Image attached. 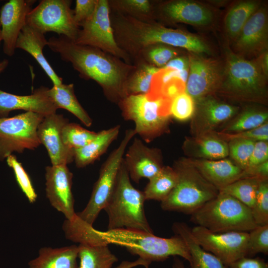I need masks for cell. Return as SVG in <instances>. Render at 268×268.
<instances>
[{
  "instance_id": "obj_1",
  "label": "cell",
  "mask_w": 268,
  "mask_h": 268,
  "mask_svg": "<svg viewBox=\"0 0 268 268\" xmlns=\"http://www.w3.org/2000/svg\"><path fill=\"white\" fill-rule=\"evenodd\" d=\"M47 46L62 60L70 63L81 78L97 82L109 101L118 104L127 96L126 83L134 65L98 48L77 44L63 35L50 37Z\"/></svg>"
},
{
  "instance_id": "obj_2",
  "label": "cell",
  "mask_w": 268,
  "mask_h": 268,
  "mask_svg": "<svg viewBox=\"0 0 268 268\" xmlns=\"http://www.w3.org/2000/svg\"><path fill=\"white\" fill-rule=\"evenodd\" d=\"M218 94L238 102L266 104L267 78L258 59L244 58L229 48L225 49V60Z\"/></svg>"
},
{
  "instance_id": "obj_3",
  "label": "cell",
  "mask_w": 268,
  "mask_h": 268,
  "mask_svg": "<svg viewBox=\"0 0 268 268\" xmlns=\"http://www.w3.org/2000/svg\"><path fill=\"white\" fill-rule=\"evenodd\" d=\"M172 99L149 93L130 95L117 104L123 118L133 121L136 134L146 143L169 132Z\"/></svg>"
},
{
  "instance_id": "obj_4",
  "label": "cell",
  "mask_w": 268,
  "mask_h": 268,
  "mask_svg": "<svg viewBox=\"0 0 268 268\" xmlns=\"http://www.w3.org/2000/svg\"><path fill=\"white\" fill-rule=\"evenodd\" d=\"M108 244L120 246L133 255H137L150 263L163 262L171 256L190 261V254L185 242L178 235L169 238L155 236L153 233L127 229L98 230Z\"/></svg>"
},
{
  "instance_id": "obj_5",
  "label": "cell",
  "mask_w": 268,
  "mask_h": 268,
  "mask_svg": "<svg viewBox=\"0 0 268 268\" xmlns=\"http://www.w3.org/2000/svg\"><path fill=\"white\" fill-rule=\"evenodd\" d=\"M145 201L143 192L133 186L123 160L114 192L104 209L108 216V230L124 228L153 233L145 216Z\"/></svg>"
},
{
  "instance_id": "obj_6",
  "label": "cell",
  "mask_w": 268,
  "mask_h": 268,
  "mask_svg": "<svg viewBox=\"0 0 268 268\" xmlns=\"http://www.w3.org/2000/svg\"><path fill=\"white\" fill-rule=\"evenodd\" d=\"M191 215L192 223L215 233L249 232L258 226L250 208L221 192Z\"/></svg>"
},
{
  "instance_id": "obj_7",
  "label": "cell",
  "mask_w": 268,
  "mask_h": 268,
  "mask_svg": "<svg viewBox=\"0 0 268 268\" xmlns=\"http://www.w3.org/2000/svg\"><path fill=\"white\" fill-rule=\"evenodd\" d=\"M172 167L177 174L178 181L168 197L161 202L163 210L191 215L218 194L219 190L184 158L175 161Z\"/></svg>"
},
{
  "instance_id": "obj_8",
  "label": "cell",
  "mask_w": 268,
  "mask_h": 268,
  "mask_svg": "<svg viewBox=\"0 0 268 268\" xmlns=\"http://www.w3.org/2000/svg\"><path fill=\"white\" fill-rule=\"evenodd\" d=\"M135 134L134 129L127 130L119 146L112 151L102 165L87 204L82 211L76 213L77 216L87 224L93 226L100 211L112 198L125 153Z\"/></svg>"
},
{
  "instance_id": "obj_9",
  "label": "cell",
  "mask_w": 268,
  "mask_h": 268,
  "mask_svg": "<svg viewBox=\"0 0 268 268\" xmlns=\"http://www.w3.org/2000/svg\"><path fill=\"white\" fill-rule=\"evenodd\" d=\"M44 116L25 112L12 117L0 118V160L14 152L34 150L40 143L37 129Z\"/></svg>"
},
{
  "instance_id": "obj_10",
  "label": "cell",
  "mask_w": 268,
  "mask_h": 268,
  "mask_svg": "<svg viewBox=\"0 0 268 268\" xmlns=\"http://www.w3.org/2000/svg\"><path fill=\"white\" fill-rule=\"evenodd\" d=\"M75 43L98 48L133 65L130 57L117 44L110 19L108 0H97L91 16L80 26Z\"/></svg>"
},
{
  "instance_id": "obj_11",
  "label": "cell",
  "mask_w": 268,
  "mask_h": 268,
  "mask_svg": "<svg viewBox=\"0 0 268 268\" xmlns=\"http://www.w3.org/2000/svg\"><path fill=\"white\" fill-rule=\"evenodd\" d=\"M70 0H42L32 9L26 23L45 34L54 32L75 41L80 27L76 23Z\"/></svg>"
},
{
  "instance_id": "obj_12",
  "label": "cell",
  "mask_w": 268,
  "mask_h": 268,
  "mask_svg": "<svg viewBox=\"0 0 268 268\" xmlns=\"http://www.w3.org/2000/svg\"><path fill=\"white\" fill-rule=\"evenodd\" d=\"M191 231L196 241L203 249L227 266L247 256L248 232L215 233L197 225L191 228Z\"/></svg>"
},
{
  "instance_id": "obj_13",
  "label": "cell",
  "mask_w": 268,
  "mask_h": 268,
  "mask_svg": "<svg viewBox=\"0 0 268 268\" xmlns=\"http://www.w3.org/2000/svg\"><path fill=\"white\" fill-rule=\"evenodd\" d=\"M189 70L185 92L195 102L216 93L221 80L223 66L203 56L189 53Z\"/></svg>"
},
{
  "instance_id": "obj_14",
  "label": "cell",
  "mask_w": 268,
  "mask_h": 268,
  "mask_svg": "<svg viewBox=\"0 0 268 268\" xmlns=\"http://www.w3.org/2000/svg\"><path fill=\"white\" fill-rule=\"evenodd\" d=\"M238 106L223 102L214 95L195 101V109L191 118L190 131L197 136L215 131L233 118L240 111Z\"/></svg>"
},
{
  "instance_id": "obj_15",
  "label": "cell",
  "mask_w": 268,
  "mask_h": 268,
  "mask_svg": "<svg viewBox=\"0 0 268 268\" xmlns=\"http://www.w3.org/2000/svg\"><path fill=\"white\" fill-rule=\"evenodd\" d=\"M154 17L168 23H183L196 26L210 25L214 13L210 7L198 1L170 0L154 5Z\"/></svg>"
},
{
  "instance_id": "obj_16",
  "label": "cell",
  "mask_w": 268,
  "mask_h": 268,
  "mask_svg": "<svg viewBox=\"0 0 268 268\" xmlns=\"http://www.w3.org/2000/svg\"><path fill=\"white\" fill-rule=\"evenodd\" d=\"M46 195L51 205L66 220L76 217L71 191L73 174L67 165L48 166L45 169Z\"/></svg>"
},
{
  "instance_id": "obj_17",
  "label": "cell",
  "mask_w": 268,
  "mask_h": 268,
  "mask_svg": "<svg viewBox=\"0 0 268 268\" xmlns=\"http://www.w3.org/2000/svg\"><path fill=\"white\" fill-rule=\"evenodd\" d=\"M234 42V53L245 58H258L268 51V13L266 6L261 5L242 28Z\"/></svg>"
},
{
  "instance_id": "obj_18",
  "label": "cell",
  "mask_w": 268,
  "mask_h": 268,
  "mask_svg": "<svg viewBox=\"0 0 268 268\" xmlns=\"http://www.w3.org/2000/svg\"><path fill=\"white\" fill-rule=\"evenodd\" d=\"M161 150L149 147L138 138H134L126 149L123 163L129 177L138 183L143 178L149 180L162 169L163 159Z\"/></svg>"
},
{
  "instance_id": "obj_19",
  "label": "cell",
  "mask_w": 268,
  "mask_h": 268,
  "mask_svg": "<svg viewBox=\"0 0 268 268\" xmlns=\"http://www.w3.org/2000/svg\"><path fill=\"white\" fill-rule=\"evenodd\" d=\"M69 122L57 113L44 116L37 129L39 141L46 148L52 165H67L74 160V149L63 142L62 130Z\"/></svg>"
},
{
  "instance_id": "obj_20",
  "label": "cell",
  "mask_w": 268,
  "mask_h": 268,
  "mask_svg": "<svg viewBox=\"0 0 268 268\" xmlns=\"http://www.w3.org/2000/svg\"><path fill=\"white\" fill-rule=\"evenodd\" d=\"M35 0H9L0 9V24L3 50L12 56L15 53L18 36L26 23V17Z\"/></svg>"
},
{
  "instance_id": "obj_21",
  "label": "cell",
  "mask_w": 268,
  "mask_h": 268,
  "mask_svg": "<svg viewBox=\"0 0 268 268\" xmlns=\"http://www.w3.org/2000/svg\"><path fill=\"white\" fill-rule=\"evenodd\" d=\"M49 89L41 86L28 95H17L0 89V118L8 117L11 111L19 110L44 116L56 113L58 108L48 95Z\"/></svg>"
},
{
  "instance_id": "obj_22",
  "label": "cell",
  "mask_w": 268,
  "mask_h": 268,
  "mask_svg": "<svg viewBox=\"0 0 268 268\" xmlns=\"http://www.w3.org/2000/svg\"><path fill=\"white\" fill-rule=\"evenodd\" d=\"M184 159L219 191L241 178L243 171L228 158L218 160Z\"/></svg>"
},
{
  "instance_id": "obj_23",
  "label": "cell",
  "mask_w": 268,
  "mask_h": 268,
  "mask_svg": "<svg viewBox=\"0 0 268 268\" xmlns=\"http://www.w3.org/2000/svg\"><path fill=\"white\" fill-rule=\"evenodd\" d=\"M183 150L190 158L218 160L229 155L228 142L220 137L215 131L197 136L187 137Z\"/></svg>"
},
{
  "instance_id": "obj_24",
  "label": "cell",
  "mask_w": 268,
  "mask_h": 268,
  "mask_svg": "<svg viewBox=\"0 0 268 268\" xmlns=\"http://www.w3.org/2000/svg\"><path fill=\"white\" fill-rule=\"evenodd\" d=\"M48 45L44 34L25 23L17 38L16 48L21 49L30 54L41 66L53 83V85L63 83L59 76L44 56L43 50Z\"/></svg>"
},
{
  "instance_id": "obj_25",
  "label": "cell",
  "mask_w": 268,
  "mask_h": 268,
  "mask_svg": "<svg viewBox=\"0 0 268 268\" xmlns=\"http://www.w3.org/2000/svg\"><path fill=\"white\" fill-rule=\"evenodd\" d=\"M172 229L181 237L188 247L190 268H228L219 259L203 249L194 238L191 228L183 222H175Z\"/></svg>"
},
{
  "instance_id": "obj_26",
  "label": "cell",
  "mask_w": 268,
  "mask_h": 268,
  "mask_svg": "<svg viewBox=\"0 0 268 268\" xmlns=\"http://www.w3.org/2000/svg\"><path fill=\"white\" fill-rule=\"evenodd\" d=\"M78 246L60 248L44 247L39 249L37 257L28 263L29 268H79Z\"/></svg>"
},
{
  "instance_id": "obj_27",
  "label": "cell",
  "mask_w": 268,
  "mask_h": 268,
  "mask_svg": "<svg viewBox=\"0 0 268 268\" xmlns=\"http://www.w3.org/2000/svg\"><path fill=\"white\" fill-rule=\"evenodd\" d=\"M120 126L117 125L97 133L96 136L83 147L74 150V161L78 168L93 163L108 149L117 138Z\"/></svg>"
},
{
  "instance_id": "obj_28",
  "label": "cell",
  "mask_w": 268,
  "mask_h": 268,
  "mask_svg": "<svg viewBox=\"0 0 268 268\" xmlns=\"http://www.w3.org/2000/svg\"><path fill=\"white\" fill-rule=\"evenodd\" d=\"M108 245L104 239L97 242L79 244V268H112L118 259Z\"/></svg>"
},
{
  "instance_id": "obj_29",
  "label": "cell",
  "mask_w": 268,
  "mask_h": 268,
  "mask_svg": "<svg viewBox=\"0 0 268 268\" xmlns=\"http://www.w3.org/2000/svg\"><path fill=\"white\" fill-rule=\"evenodd\" d=\"M48 95L58 109L68 111L87 127L92 125V119L75 96L73 84L53 85L49 89Z\"/></svg>"
},
{
  "instance_id": "obj_30",
  "label": "cell",
  "mask_w": 268,
  "mask_h": 268,
  "mask_svg": "<svg viewBox=\"0 0 268 268\" xmlns=\"http://www.w3.org/2000/svg\"><path fill=\"white\" fill-rule=\"evenodd\" d=\"M267 109L258 104L246 107L223 125L220 130L225 134H232L250 130L268 122Z\"/></svg>"
},
{
  "instance_id": "obj_31",
  "label": "cell",
  "mask_w": 268,
  "mask_h": 268,
  "mask_svg": "<svg viewBox=\"0 0 268 268\" xmlns=\"http://www.w3.org/2000/svg\"><path fill=\"white\" fill-rule=\"evenodd\" d=\"M259 0H241L235 3L226 14L224 28L228 38L233 41L239 35L250 17L261 5Z\"/></svg>"
},
{
  "instance_id": "obj_32",
  "label": "cell",
  "mask_w": 268,
  "mask_h": 268,
  "mask_svg": "<svg viewBox=\"0 0 268 268\" xmlns=\"http://www.w3.org/2000/svg\"><path fill=\"white\" fill-rule=\"evenodd\" d=\"M178 175L172 167L164 166L160 171L148 180L144 191L146 200H155L162 202L175 188Z\"/></svg>"
},
{
  "instance_id": "obj_33",
  "label": "cell",
  "mask_w": 268,
  "mask_h": 268,
  "mask_svg": "<svg viewBox=\"0 0 268 268\" xmlns=\"http://www.w3.org/2000/svg\"><path fill=\"white\" fill-rule=\"evenodd\" d=\"M133 64L135 67L127 81V95L148 94L151 88L153 77L160 68L143 60L134 61Z\"/></svg>"
},
{
  "instance_id": "obj_34",
  "label": "cell",
  "mask_w": 268,
  "mask_h": 268,
  "mask_svg": "<svg viewBox=\"0 0 268 268\" xmlns=\"http://www.w3.org/2000/svg\"><path fill=\"white\" fill-rule=\"evenodd\" d=\"M110 11L143 21H156L154 2L149 0H108Z\"/></svg>"
},
{
  "instance_id": "obj_35",
  "label": "cell",
  "mask_w": 268,
  "mask_h": 268,
  "mask_svg": "<svg viewBox=\"0 0 268 268\" xmlns=\"http://www.w3.org/2000/svg\"><path fill=\"white\" fill-rule=\"evenodd\" d=\"M260 181L256 178H241L219 192L234 197L251 209L255 203Z\"/></svg>"
},
{
  "instance_id": "obj_36",
  "label": "cell",
  "mask_w": 268,
  "mask_h": 268,
  "mask_svg": "<svg viewBox=\"0 0 268 268\" xmlns=\"http://www.w3.org/2000/svg\"><path fill=\"white\" fill-rule=\"evenodd\" d=\"M179 54L180 52L177 48L163 44H157L144 49L139 57L134 62L143 60L150 65L161 68L170 60L179 57Z\"/></svg>"
},
{
  "instance_id": "obj_37",
  "label": "cell",
  "mask_w": 268,
  "mask_h": 268,
  "mask_svg": "<svg viewBox=\"0 0 268 268\" xmlns=\"http://www.w3.org/2000/svg\"><path fill=\"white\" fill-rule=\"evenodd\" d=\"M96 134L97 133L87 130L74 123L68 122L62 130L63 142L67 146L74 150L86 145Z\"/></svg>"
},
{
  "instance_id": "obj_38",
  "label": "cell",
  "mask_w": 268,
  "mask_h": 268,
  "mask_svg": "<svg viewBox=\"0 0 268 268\" xmlns=\"http://www.w3.org/2000/svg\"><path fill=\"white\" fill-rule=\"evenodd\" d=\"M255 141L236 139L228 141L229 155L231 160L242 171L245 170L254 148Z\"/></svg>"
},
{
  "instance_id": "obj_39",
  "label": "cell",
  "mask_w": 268,
  "mask_h": 268,
  "mask_svg": "<svg viewBox=\"0 0 268 268\" xmlns=\"http://www.w3.org/2000/svg\"><path fill=\"white\" fill-rule=\"evenodd\" d=\"M7 165L11 167L14 173L17 183L30 203H34L37 198V195L28 174L19 162L16 157L10 155L6 158Z\"/></svg>"
},
{
  "instance_id": "obj_40",
  "label": "cell",
  "mask_w": 268,
  "mask_h": 268,
  "mask_svg": "<svg viewBox=\"0 0 268 268\" xmlns=\"http://www.w3.org/2000/svg\"><path fill=\"white\" fill-rule=\"evenodd\" d=\"M258 253L268 254V224L258 225L248 232L246 257Z\"/></svg>"
},
{
  "instance_id": "obj_41",
  "label": "cell",
  "mask_w": 268,
  "mask_h": 268,
  "mask_svg": "<svg viewBox=\"0 0 268 268\" xmlns=\"http://www.w3.org/2000/svg\"><path fill=\"white\" fill-rule=\"evenodd\" d=\"M251 212L257 225L268 224V179L260 180Z\"/></svg>"
},
{
  "instance_id": "obj_42",
  "label": "cell",
  "mask_w": 268,
  "mask_h": 268,
  "mask_svg": "<svg viewBox=\"0 0 268 268\" xmlns=\"http://www.w3.org/2000/svg\"><path fill=\"white\" fill-rule=\"evenodd\" d=\"M195 109V102L185 91L181 93L172 100L170 114L172 117L180 121L191 119Z\"/></svg>"
},
{
  "instance_id": "obj_43",
  "label": "cell",
  "mask_w": 268,
  "mask_h": 268,
  "mask_svg": "<svg viewBox=\"0 0 268 268\" xmlns=\"http://www.w3.org/2000/svg\"><path fill=\"white\" fill-rule=\"evenodd\" d=\"M222 139L228 142L236 139L252 140L255 141L268 140V122L250 130L232 134H225L215 131Z\"/></svg>"
},
{
  "instance_id": "obj_44",
  "label": "cell",
  "mask_w": 268,
  "mask_h": 268,
  "mask_svg": "<svg viewBox=\"0 0 268 268\" xmlns=\"http://www.w3.org/2000/svg\"><path fill=\"white\" fill-rule=\"evenodd\" d=\"M97 2V0H75V7L73 10V16L76 23L79 27L93 14Z\"/></svg>"
},
{
  "instance_id": "obj_45",
  "label": "cell",
  "mask_w": 268,
  "mask_h": 268,
  "mask_svg": "<svg viewBox=\"0 0 268 268\" xmlns=\"http://www.w3.org/2000/svg\"><path fill=\"white\" fill-rule=\"evenodd\" d=\"M267 161H268V141H256L247 167L245 170H249Z\"/></svg>"
},
{
  "instance_id": "obj_46",
  "label": "cell",
  "mask_w": 268,
  "mask_h": 268,
  "mask_svg": "<svg viewBox=\"0 0 268 268\" xmlns=\"http://www.w3.org/2000/svg\"><path fill=\"white\" fill-rule=\"evenodd\" d=\"M227 266L228 268H268V264L260 257H244Z\"/></svg>"
},
{
  "instance_id": "obj_47",
  "label": "cell",
  "mask_w": 268,
  "mask_h": 268,
  "mask_svg": "<svg viewBox=\"0 0 268 268\" xmlns=\"http://www.w3.org/2000/svg\"><path fill=\"white\" fill-rule=\"evenodd\" d=\"M256 178L260 180L268 179V161L243 171L241 178Z\"/></svg>"
},
{
  "instance_id": "obj_48",
  "label": "cell",
  "mask_w": 268,
  "mask_h": 268,
  "mask_svg": "<svg viewBox=\"0 0 268 268\" xmlns=\"http://www.w3.org/2000/svg\"><path fill=\"white\" fill-rule=\"evenodd\" d=\"M177 70L189 69V60L188 56L177 57L170 60L163 67Z\"/></svg>"
},
{
  "instance_id": "obj_49",
  "label": "cell",
  "mask_w": 268,
  "mask_h": 268,
  "mask_svg": "<svg viewBox=\"0 0 268 268\" xmlns=\"http://www.w3.org/2000/svg\"><path fill=\"white\" fill-rule=\"evenodd\" d=\"M150 264L149 262L139 258L134 261H123L114 268H133L139 266H142L145 268H148Z\"/></svg>"
},
{
  "instance_id": "obj_50",
  "label": "cell",
  "mask_w": 268,
  "mask_h": 268,
  "mask_svg": "<svg viewBox=\"0 0 268 268\" xmlns=\"http://www.w3.org/2000/svg\"><path fill=\"white\" fill-rule=\"evenodd\" d=\"M260 66L265 74L268 77V51L265 52L257 58Z\"/></svg>"
},
{
  "instance_id": "obj_51",
  "label": "cell",
  "mask_w": 268,
  "mask_h": 268,
  "mask_svg": "<svg viewBox=\"0 0 268 268\" xmlns=\"http://www.w3.org/2000/svg\"><path fill=\"white\" fill-rule=\"evenodd\" d=\"M172 268H186L183 262L179 257H174Z\"/></svg>"
},
{
  "instance_id": "obj_52",
  "label": "cell",
  "mask_w": 268,
  "mask_h": 268,
  "mask_svg": "<svg viewBox=\"0 0 268 268\" xmlns=\"http://www.w3.org/2000/svg\"><path fill=\"white\" fill-rule=\"evenodd\" d=\"M8 61L7 59H4L0 62V73H1L7 67Z\"/></svg>"
},
{
  "instance_id": "obj_53",
  "label": "cell",
  "mask_w": 268,
  "mask_h": 268,
  "mask_svg": "<svg viewBox=\"0 0 268 268\" xmlns=\"http://www.w3.org/2000/svg\"><path fill=\"white\" fill-rule=\"evenodd\" d=\"M210 3L213 4H216L217 5H223L224 4L226 3L227 2L226 0H217V1H216V0H213V1H210Z\"/></svg>"
},
{
  "instance_id": "obj_54",
  "label": "cell",
  "mask_w": 268,
  "mask_h": 268,
  "mask_svg": "<svg viewBox=\"0 0 268 268\" xmlns=\"http://www.w3.org/2000/svg\"><path fill=\"white\" fill-rule=\"evenodd\" d=\"M1 41H2V38H1V26H0V43Z\"/></svg>"
}]
</instances>
